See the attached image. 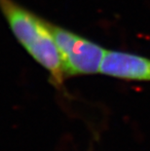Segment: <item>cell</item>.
<instances>
[{"label":"cell","instance_id":"6da1fadb","mask_svg":"<svg viewBox=\"0 0 150 151\" xmlns=\"http://www.w3.org/2000/svg\"><path fill=\"white\" fill-rule=\"evenodd\" d=\"M0 11L17 40L48 71L51 83L56 88H62L65 77L49 22L15 0H0Z\"/></svg>","mask_w":150,"mask_h":151},{"label":"cell","instance_id":"7a4b0ae2","mask_svg":"<svg viewBox=\"0 0 150 151\" xmlns=\"http://www.w3.org/2000/svg\"><path fill=\"white\" fill-rule=\"evenodd\" d=\"M65 78L100 73L106 50L100 45L49 22Z\"/></svg>","mask_w":150,"mask_h":151},{"label":"cell","instance_id":"3957f363","mask_svg":"<svg viewBox=\"0 0 150 151\" xmlns=\"http://www.w3.org/2000/svg\"><path fill=\"white\" fill-rule=\"evenodd\" d=\"M100 73L127 81L150 82V59L133 53L106 50Z\"/></svg>","mask_w":150,"mask_h":151},{"label":"cell","instance_id":"277c9868","mask_svg":"<svg viewBox=\"0 0 150 151\" xmlns=\"http://www.w3.org/2000/svg\"><path fill=\"white\" fill-rule=\"evenodd\" d=\"M90 151H92V150H90Z\"/></svg>","mask_w":150,"mask_h":151}]
</instances>
